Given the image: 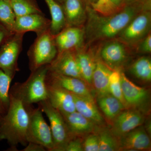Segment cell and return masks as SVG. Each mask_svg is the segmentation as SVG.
<instances>
[{"label":"cell","instance_id":"1","mask_svg":"<svg viewBox=\"0 0 151 151\" xmlns=\"http://www.w3.org/2000/svg\"><path fill=\"white\" fill-rule=\"evenodd\" d=\"M150 9V4L126 6L117 12L103 16L92 9L87 10L86 35L90 40L110 39L122 32L135 17Z\"/></svg>","mask_w":151,"mask_h":151},{"label":"cell","instance_id":"31","mask_svg":"<svg viewBox=\"0 0 151 151\" xmlns=\"http://www.w3.org/2000/svg\"><path fill=\"white\" fill-rule=\"evenodd\" d=\"M84 151H99V137L95 132L90 133L83 137Z\"/></svg>","mask_w":151,"mask_h":151},{"label":"cell","instance_id":"36","mask_svg":"<svg viewBox=\"0 0 151 151\" xmlns=\"http://www.w3.org/2000/svg\"><path fill=\"white\" fill-rule=\"evenodd\" d=\"M151 120L150 119H147V121H146L145 123V129L146 130V132L148 133L149 136L151 137Z\"/></svg>","mask_w":151,"mask_h":151},{"label":"cell","instance_id":"34","mask_svg":"<svg viewBox=\"0 0 151 151\" xmlns=\"http://www.w3.org/2000/svg\"><path fill=\"white\" fill-rule=\"evenodd\" d=\"M13 33L0 23V46Z\"/></svg>","mask_w":151,"mask_h":151},{"label":"cell","instance_id":"37","mask_svg":"<svg viewBox=\"0 0 151 151\" xmlns=\"http://www.w3.org/2000/svg\"><path fill=\"white\" fill-rule=\"evenodd\" d=\"M110 1L118 8L122 9V8H121L123 7H122V5H123L124 0H110Z\"/></svg>","mask_w":151,"mask_h":151},{"label":"cell","instance_id":"16","mask_svg":"<svg viewBox=\"0 0 151 151\" xmlns=\"http://www.w3.org/2000/svg\"><path fill=\"white\" fill-rule=\"evenodd\" d=\"M47 100L53 108L63 113H69L76 111L72 93L58 86L47 84Z\"/></svg>","mask_w":151,"mask_h":151},{"label":"cell","instance_id":"38","mask_svg":"<svg viewBox=\"0 0 151 151\" xmlns=\"http://www.w3.org/2000/svg\"><path fill=\"white\" fill-rule=\"evenodd\" d=\"M56 1H57L58 3H63L64 1V0H56Z\"/></svg>","mask_w":151,"mask_h":151},{"label":"cell","instance_id":"8","mask_svg":"<svg viewBox=\"0 0 151 151\" xmlns=\"http://www.w3.org/2000/svg\"><path fill=\"white\" fill-rule=\"evenodd\" d=\"M122 92L126 109L138 110L147 115L150 110V95L149 89L137 86L121 71Z\"/></svg>","mask_w":151,"mask_h":151},{"label":"cell","instance_id":"30","mask_svg":"<svg viewBox=\"0 0 151 151\" xmlns=\"http://www.w3.org/2000/svg\"><path fill=\"white\" fill-rule=\"evenodd\" d=\"M109 89L110 93L120 100L126 108V103L122 92L120 70H113L111 72L109 77Z\"/></svg>","mask_w":151,"mask_h":151},{"label":"cell","instance_id":"21","mask_svg":"<svg viewBox=\"0 0 151 151\" xmlns=\"http://www.w3.org/2000/svg\"><path fill=\"white\" fill-rule=\"evenodd\" d=\"M113 70L100 60H96L92 76V86L95 90L96 96L110 93L109 79Z\"/></svg>","mask_w":151,"mask_h":151},{"label":"cell","instance_id":"7","mask_svg":"<svg viewBox=\"0 0 151 151\" xmlns=\"http://www.w3.org/2000/svg\"><path fill=\"white\" fill-rule=\"evenodd\" d=\"M24 34L13 33L0 46V69L12 79L19 70L18 60Z\"/></svg>","mask_w":151,"mask_h":151},{"label":"cell","instance_id":"17","mask_svg":"<svg viewBox=\"0 0 151 151\" xmlns=\"http://www.w3.org/2000/svg\"><path fill=\"white\" fill-rule=\"evenodd\" d=\"M61 113L72 137H84L86 135L95 132L97 126L77 111Z\"/></svg>","mask_w":151,"mask_h":151},{"label":"cell","instance_id":"10","mask_svg":"<svg viewBox=\"0 0 151 151\" xmlns=\"http://www.w3.org/2000/svg\"><path fill=\"white\" fill-rule=\"evenodd\" d=\"M46 83L62 88L75 95L94 97L88 84L80 78L62 75L48 69Z\"/></svg>","mask_w":151,"mask_h":151},{"label":"cell","instance_id":"5","mask_svg":"<svg viewBox=\"0 0 151 151\" xmlns=\"http://www.w3.org/2000/svg\"><path fill=\"white\" fill-rule=\"evenodd\" d=\"M29 121L27 132V142L37 143L47 150L53 151L54 142L50 127L44 118L40 108H32L27 105Z\"/></svg>","mask_w":151,"mask_h":151},{"label":"cell","instance_id":"23","mask_svg":"<svg viewBox=\"0 0 151 151\" xmlns=\"http://www.w3.org/2000/svg\"><path fill=\"white\" fill-rule=\"evenodd\" d=\"M75 55L79 72L83 81L89 86H92V78L96 60L80 48L75 50Z\"/></svg>","mask_w":151,"mask_h":151},{"label":"cell","instance_id":"19","mask_svg":"<svg viewBox=\"0 0 151 151\" xmlns=\"http://www.w3.org/2000/svg\"><path fill=\"white\" fill-rule=\"evenodd\" d=\"M100 55L103 62L112 70H119L127 58L125 47L119 42L106 44L102 48Z\"/></svg>","mask_w":151,"mask_h":151},{"label":"cell","instance_id":"11","mask_svg":"<svg viewBox=\"0 0 151 151\" xmlns=\"http://www.w3.org/2000/svg\"><path fill=\"white\" fill-rule=\"evenodd\" d=\"M151 24V13L150 9L141 12L120 33L121 39L129 43L136 42L149 33Z\"/></svg>","mask_w":151,"mask_h":151},{"label":"cell","instance_id":"33","mask_svg":"<svg viewBox=\"0 0 151 151\" xmlns=\"http://www.w3.org/2000/svg\"><path fill=\"white\" fill-rule=\"evenodd\" d=\"M139 50L143 53H150L151 52V35L150 32L145 37L139 46Z\"/></svg>","mask_w":151,"mask_h":151},{"label":"cell","instance_id":"29","mask_svg":"<svg viewBox=\"0 0 151 151\" xmlns=\"http://www.w3.org/2000/svg\"><path fill=\"white\" fill-rule=\"evenodd\" d=\"M16 18L9 2L0 1V23L12 32Z\"/></svg>","mask_w":151,"mask_h":151},{"label":"cell","instance_id":"9","mask_svg":"<svg viewBox=\"0 0 151 151\" xmlns=\"http://www.w3.org/2000/svg\"><path fill=\"white\" fill-rule=\"evenodd\" d=\"M146 115L135 109H124L111 123L110 127L113 134L119 139L123 135L145 123Z\"/></svg>","mask_w":151,"mask_h":151},{"label":"cell","instance_id":"18","mask_svg":"<svg viewBox=\"0 0 151 151\" xmlns=\"http://www.w3.org/2000/svg\"><path fill=\"white\" fill-rule=\"evenodd\" d=\"M76 111L89 119L97 127L106 126V121L95 103L94 97L73 94Z\"/></svg>","mask_w":151,"mask_h":151},{"label":"cell","instance_id":"25","mask_svg":"<svg viewBox=\"0 0 151 151\" xmlns=\"http://www.w3.org/2000/svg\"><path fill=\"white\" fill-rule=\"evenodd\" d=\"M94 132L99 137V151H120L119 139L113 134L110 127L106 125L97 127Z\"/></svg>","mask_w":151,"mask_h":151},{"label":"cell","instance_id":"15","mask_svg":"<svg viewBox=\"0 0 151 151\" xmlns=\"http://www.w3.org/2000/svg\"><path fill=\"white\" fill-rule=\"evenodd\" d=\"M84 35L81 27H66L54 36L58 53L81 47Z\"/></svg>","mask_w":151,"mask_h":151},{"label":"cell","instance_id":"27","mask_svg":"<svg viewBox=\"0 0 151 151\" xmlns=\"http://www.w3.org/2000/svg\"><path fill=\"white\" fill-rule=\"evenodd\" d=\"M12 78L0 69V116L7 112L10 102V86Z\"/></svg>","mask_w":151,"mask_h":151},{"label":"cell","instance_id":"4","mask_svg":"<svg viewBox=\"0 0 151 151\" xmlns=\"http://www.w3.org/2000/svg\"><path fill=\"white\" fill-rule=\"evenodd\" d=\"M37 36L27 52L31 72L50 64L58 54L54 36L52 34L50 29Z\"/></svg>","mask_w":151,"mask_h":151},{"label":"cell","instance_id":"24","mask_svg":"<svg viewBox=\"0 0 151 151\" xmlns=\"http://www.w3.org/2000/svg\"><path fill=\"white\" fill-rule=\"evenodd\" d=\"M51 15L50 30L53 35H56L66 27L62 6L56 0H45Z\"/></svg>","mask_w":151,"mask_h":151},{"label":"cell","instance_id":"41","mask_svg":"<svg viewBox=\"0 0 151 151\" xmlns=\"http://www.w3.org/2000/svg\"><path fill=\"white\" fill-rule=\"evenodd\" d=\"M1 116H0V119H1Z\"/></svg>","mask_w":151,"mask_h":151},{"label":"cell","instance_id":"32","mask_svg":"<svg viewBox=\"0 0 151 151\" xmlns=\"http://www.w3.org/2000/svg\"><path fill=\"white\" fill-rule=\"evenodd\" d=\"M83 137H73L67 143L64 151H84Z\"/></svg>","mask_w":151,"mask_h":151},{"label":"cell","instance_id":"26","mask_svg":"<svg viewBox=\"0 0 151 151\" xmlns=\"http://www.w3.org/2000/svg\"><path fill=\"white\" fill-rule=\"evenodd\" d=\"M130 72L136 78L145 82L151 80V60L147 57H142L134 61L130 68Z\"/></svg>","mask_w":151,"mask_h":151},{"label":"cell","instance_id":"2","mask_svg":"<svg viewBox=\"0 0 151 151\" xmlns=\"http://www.w3.org/2000/svg\"><path fill=\"white\" fill-rule=\"evenodd\" d=\"M10 102L7 112L0 119V141L6 140L12 148L17 145H27V132L29 114L27 105L10 94Z\"/></svg>","mask_w":151,"mask_h":151},{"label":"cell","instance_id":"40","mask_svg":"<svg viewBox=\"0 0 151 151\" xmlns=\"http://www.w3.org/2000/svg\"><path fill=\"white\" fill-rule=\"evenodd\" d=\"M127 1H128L129 2V1H133V0H127Z\"/></svg>","mask_w":151,"mask_h":151},{"label":"cell","instance_id":"6","mask_svg":"<svg viewBox=\"0 0 151 151\" xmlns=\"http://www.w3.org/2000/svg\"><path fill=\"white\" fill-rule=\"evenodd\" d=\"M38 104L39 108L45 113L49 121L54 142L53 151H64L67 143L73 137L69 133L62 114L52 106L47 99Z\"/></svg>","mask_w":151,"mask_h":151},{"label":"cell","instance_id":"28","mask_svg":"<svg viewBox=\"0 0 151 151\" xmlns=\"http://www.w3.org/2000/svg\"><path fill=\"white\" fill-rule=\"evenodd\" d=\"M16 17L32 14H43L35 0H10Z\"/></svg>","mask_w":151,"mask_h":151},{"label":"cell","instance_id":"12","mask_svg":"<svg viewBox=\"0 0 151 151\" xmlns=\"http://www.w3.org/2000/svg\"><path fill=\"white\" fill-rule=\"evenodd\" d=\"M120 151L150 150V137L142 125L139 126L119 138Z\"/></svg>","mask_w":151,"mask_h":151},{"label":"cell","instance_id":"13","mask_svg":"<svg viewBox=\"0 0 151 151\" xmlns=\"http://www.w3.org/2000/svg\"><path fill=\"white\" fill-rule=\"evenodd\" d=\"M51 20L43 14H32L16 17L14 25V32H33L37 35L50 29Z\"/></svg>","mask_w":151,"mask_h":151},{"label":"cell","instance_id":"20","mask_svg":"<svg viewBox=\"0 0 151 151\" xmlns=\"http://www.w3.org/2000/svg\"><path fill=\"white\" fill-rule=\"evenodd\" d=\"M63 4L66 27H81L86 18L81 0H64Z\"/></svg>","mask_w":151,"mask_h":151},{"label":"cell","instance_id":"22","mask_svg":"<svg viewBox=\"0 0 151 151\" xmlns=\"http://www.w3.org/2000/svg\"><path fill=\"white\" fill-rule=\"evenodd\" d=\"M96 101L103 115L110 123L126 109L123 103L111 93L97 96Z\"/></svg>","mask_w":151,"mask_h":151},{"label":"cell","instance_id":"14","mask_svg":"<svg viewBox=\"0 0 151 151\" xmlns=\"http://www.w3.org/2000/svg\"><path fill=\"white\" fill-rule=\"evenodd\" d=\"M75 50L58 52L53 61L49 64V70L82 79L76 58Z\"/></svg>","mask_w":151,"mask_h":151},{"label":"cell","instance_id":"3","mask_svg":"<svg viewBox=\"0 0 151 151\" xmlns=\"http://www.w3.org/2000/svg\"><path fill=\"white\" fill-rule=\"evenodd\" d=\"M48 65L32 71L27 79L22 83L17 82L10 90V94L21 100L26 105H31L47 100V74Z\"/></svg>","mask_w":151,"mask_h":151},{"label":"cell","instance_id":"39","mask_svg":"<svg viewBox=\"0 0 151 151\" xmlns=\"http://www.w3.org/2000/svg\"><path fill=\"white\" fill-rule=\"evenodd\" d=\"M0 1H7L9 2L10 0H0Z\"/></svg>","mask_w":151,"mask_h":151},{"label":"cell","instance_id":"35","mask_svg":"<svg viewBox=\"0 0 151 151\" xmlns=\"http://www.w3.org/2000/svg\"><path fill=\"white\" fill-rule=\"evenodd\" d=\"M46 149L42 145L37 143L28 142L22 151H45Z\"/></svg>","mask_w":151,"mask_h":151}]
</instances>
